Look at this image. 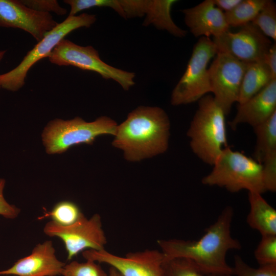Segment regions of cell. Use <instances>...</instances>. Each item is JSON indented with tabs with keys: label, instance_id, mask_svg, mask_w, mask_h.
<instances>
[{
	"label": "cell",
	"instance_id": "obj_1",
	"mask_svg": "<svg viewBox=\"0 0 276 276\" xmlns=\"http://www.w3.org/2000/svg\"><path fill=\"white\" fill-rule=\"evenodd\" d=\"M233 208L225 207L217 220L198 240H159L164 260L183 258L192 261L203 273L219 275H234L233 267L226 262L229 250H240L241 243L231 235Z\"/></svg>",
	"mask_w": 276,
	"mask_h": 276
},
{
	"label": "cell",
	"instance_id": "obj_2",
	"mask_svg": "<svg viewBox=\"0 0 276 276\" xmlns=\"http://www.w3.org/2000/svg\"><path fill=\"white\" fill-rule=\"evenodd\" d=\"M170 128L169 117L163 109L140 106L117 126L112 145L123 151L127 160L139 162L167 150Z\"/></svg>",
	"mask_w": 276,
	"mask_h": 276
},
{
	"label": "cell",
	"instance_id": "obj_3",
	"mask_svg": "<svg viewBox=\"0 0 276 276\" xmlns=\"http://www.w3.org/2000/svg\"><path fill=\"white\" fill-rule=\"evenodd\" d=\"M198 101L187 134L193 152L203 163L213 166L228 146L226 115L212 95H206Z\"/></svg>",
	"mask_w": 276,
	"mask_h": 276
},
{
	"label": "cell",
	"instance_id": "obj_4",
	"mask_svg": "<svg viewBox=\"0 0 276 276\" xmlns=\"http://www.w3.org/2000/svg\"><path fill=\"white\" fill-rule=\"evenodd\" d=\"M212 171L201 182L218 186L232 193L242 190L262 194L266 191L262 177V165L229 146L224 148L214 163Z\"/></svg>",
	"mask_w": 276,
	"mask_h": 276
},
{
	"label": "cell",
	"instance_id": "obj_5",
	"mask_svg": "<svg viewBox=\"0 0 276 276\" xmlns=\"http://www.w3.org/2000/svg\"><path fill=\"white\" fill-rule=\"evenodd\" d=\"M118 125L110 118L102 116L87 122L79 117L51 121L44 129L42 141L49 154L62 153L81 144H91L101 135L115 134Z\"/></svg>",
	"mask_w": 276,
	"mask_h": 276
},
{
	"label": "cell",
	"instance_id": "obj_6",
	"mask_svg": "<svg viewBox=\"0 0 276 276\" xmlns=\"http://www.w3.org/2000/svg\"><path fill=\"white\" fill-rule=\"evenodd\" d=\"M97 20L96 15L82 13L67 16L61 23L48 32L24 57L20 63L12 70L0 75L1 88L15 91L21 88L30 69L38 61L49 57L58 43L69 33L80 28H89Z\"/></svg>",
	"mask_w": 276,
	"mask_h": 276
},
{
	"label": "cell",
	"instance_id": "obj_7",
	"mask_svg": "<svg viewBox=\"0 0 276 276\" xmlns=\"http://www.w3.org/2000/svg\"><path fill=\"white\" fill-rule=\"evenodd\" d=\"M217 53L212 39L199 38L193 47L185 73L172 90L171 105L192 103L211 93L208 65Z\"/></svg>",
	"mask_w": 276,
	"mask_h": 276
},
{
	"label": "cell",
	"instance_id": "obj_8",
	"mask_svg": "<svg viewBox=\"0 0 276 276\" xmlns=\"http://www.w3.org/2000/svg\"><path fill=\"white\" fill-rule=\"evenodd\" d=\"M48 58L51 63L59 66L72 65L97 73L106 80L115 81L125 90H129L135 84L134 73L116 68L104 62L98 51L90 45L81 46L64 38Z\"/></svg>",
	"mask_w": 276,
	"mask_h": 276
},
{
	"label": "cell",
	"instance_id": "obj_9",
	"mask_svg": "<svg viewBox=\"0 0 276 276\" xmlns=\"http://www.w3.org/2000/svg\"><path fill=\"white\" fill-rule=\"evenodd\" d=\"M43 232L48 236L58 237L62 241L68 260L86 250L103 249L107 242L101 218L98 214L89 219L83 214L76 222L67 226L60 225L51 220L45 224Z\"/></svg>",
	"mask_w": 276,
	"mask_h": 276
},
{
	"label": "cell",
	"instance_id": "obj_10",
	"mask_svg": "<svg viewBox=\"0 0 276 276\" xmlns=\"http://www.w3.org/2000/svg\"><path fill=\"white\" fill-rule=\"evenodd\" d=\"M216 55L208 68L211 93L227 115L233 105L238 102L247 63L226 53L217 52Z\"/></svg>",
	"mask_w": 276,
	"mask_h": 276
},
{
	"label": "cell",
	"instance_id": "obj_11",
	"mask_svg": "<svg viewBox=\"0 0 276 276\" xmlns=\"http://www.w3.org/2000/svg\"><path fill=\"white\" fill-rule=\"evenodd\" d=\"M82 256L85 260L105 263L113 267L122 276H164V255L157 250L131 252L120 257L105 249H88L82 251Z\"/></svg>",
	"mask_w": 276,
	"mask_h": 276
},
{
	"label": "cell",
	"instance_id": "obj_12",
	"mask_svg": "<svg viewBox=\"0 0 276 276\" xmlns=\"http://www.w3.org/2000/svg\"><path fill=\"white\" fill-rule=\"evenodd\" d=\"M212 40L217 52L227 53L246 63L263 61L272 44L269 38L251 22L236 32L228 30Z\"/></svg>",
	"mask_w": 276,
	"mask_h": 276
},
{
	"label": "cell",
	"instance_id": "obj_13",
	"mask_svg": "<svg viewBox=\"0 0 276 276\" xmlns=\"http://www.w3.org/2000/svg\"><path fill=\"white\" fill-rule=\"evenodd\" d=\"M58 24L50 13L34 10L21 0H0V27L22 30L38 42Z\"/></svg>",
	"mask_w": 276,
	"mask_h": 276
},
{
	"label": "cell",
	"instance_id": "obj_14",
	"mask_svg": "<svg viewBox=\"0 0 276 276\" xmlns=\"http://www.w3.org/2000/svg\"><path fill=\"white\" fill-rule=\"evenodd\" d=\"M65 265L57 258L52 242L47 240L36 245L30 255L9 268L0 270V275L57 276L61 275Z\"/></svg>",
	"mask_w": 276,
	"mask_h": 276
},
{
	"label": "cell",
	"instance_id": "obj_15",
	"mask_svg": "<svg viewBox=\"0 0 276 276\" xmlns=\"http://www.w3.org/2000/svg\"><path fill=\"white\" fill-rule=\"evenodd\" d=\"M190 32L197 37H217L229 29L224 13L213 0H205L197 5L181 10Z\"/></svg>",
	"mask_w": 276,
	"mask_h": 276
},
{
	"label": "cell",
	"instance_id": "obj_16",
	"mask_svg": "<svg viewBox=\"0 0 276 276\" xmlns=\"http://www.w3.org/2000/svg\"><path fill=\"white\" fill-rule=\"evenodd\" d=\"M276 112V79L245 102L238 104L234 118L229 122L235 129L240 124L254 127L266 121Z\"/></svg>",
	"mask_w": 276,
	"mask_h": 276
},
{
	"label": "cell",
	"instance_id": "obj_17",
	"mask_svg": "<svg viewBox=\"0 0 276 276\" xmlns=\"http://www.w3.org/2000/svg\"><path fill=\"white\" fill-rule=\"evenodd\" d=\"M176 0H134L132 14L133 17L145 16L143 26L153 25L177 37H183L187 32L177 26L173 20L171 11Z\"/></svg>",
	"mask_w": 276,
	"mask_h": 276
},
{
	"label": "cell",
	"instance_id": "obj_18",
	"mask_svg": "<svg viewBox=\"0 0 276 276\" xmlns=\"http://www.w3.org/2000/svg\"><path fill=\"white\" fill-rule=\"evenodd\" d=\"M250 211L246 221L249 226L262 236L276 235V211L262 196V194L248 192Z\"/></svg>",
	"mask_w": 276,
	"mask_h": 276
},
{
	"label": "cell",
	"instance_id": "obj_19",
	"mask_svg": "<svg viewBox=\"0 0 276 276\" xmlns=\"http://www.w3.org/2000/svg\"><path fill=\"white\" fill-rule=\"evenodd\" d=\"M273 79L263 61L247 63L242 79L238 104L242 103L257 94Z\"/></svg>",
	"mask_w": 276,
	"mask_h": 276
},
{
	"label": "cell",
	"instance_id": "obj_20",
	"mask_svg": "<svg viewBox=\"0 0 276 276\" xmlns=\"http://www.w3.org/2000/svg\"><path fill=\"white\" fill-rule=\"evenodd\" d=\"M253 128L256 136L253 158L262 164L268 155L276 151V112Z\"/></svg>",
	"mask_w": 276,
	"mask_h": 276
},
{
	"label": "cell",
	"instance_id": "obj_21",
	"mask_svg": "<svg viewBox=\"0 0 276 276\" xmlns=\"http://www.w3.org/2000/svg\"><path fill=\"white\" fill-rule=\"evenodd\" d=\"M266 0H242L232 11L224 13L229 27H242L251 22Z\"/></svg>",
	"mask_w": 276,
	"mask_h": 276
},
{
	"label": "cell",
	"instance_id": "obj_22",
	"mask_svg": "<svg viewBox=\"0 0 276 276\" xmlns=\"http://www.w3.org/2000/svg\"><path fill=\"white\" fill-rule=\"evenodd\" d=\"M83 214L76 203L62 201L56 203L50 211L45 213L41 218H50L51 221L60 225L67 226L76 222Z\"/></svg>",
	"mask_w": 276,
	"mask_h": 276
},
{
	"label": "cell",
	"instance_id": "obj_23",
	"mask_svg": "<svg viewBox=\"0 0 276 276\" xmlns=\"http://www.w3.org/2000/svg\"><path fill=\"white\" fill-rule=\"evenodd\" d=\"M268 38L276 40V6L266 0L262 9L251 22Z\"/></svg>",
	"mask_w": 276,
	"mask_h": 276
},
{
	"label": "cell",
	"instance_id": "obj_24",
	"mask_svg": "<svg viewBox=\"0 0 276 276\" xmlns=\"http://www.w3.org/2000/svg\"><path fill=\"white\" fill-rule=\"evenodd\" d=\"M163 269L164 276H231L203 273L192 261L183 258L164 259Z\"/></svg>",
	"mask_w": 276,
	"mask_h": 276
},
{
	"label": "cell",
	"instance_id": "obj_25",
	"mask_svg": "<svg viewBox=\"0 0 276 276\" xmlns=\"http://www.w3.org/2000/svg\"><path fill=\"white\" fill-rule=\"evenodd\" d=\"M80 263L73 261L65 265L62 271L63 276H108L102 268L91 260Z\"/></svg>",
	"mask_w": 276,
	"mask_h": 276
},
{
	"label": "cell",
	"instance_id": "obj_26",
	"mask_svg": "<svg viewBox=\"0 0 276 276\" xmlns=\"http://www.w3.org/2000/svg\"><path fill=\"white\" fill-rule=\"evenodd\" d=\"M254 256L259 266L276 264V235L262 236Z\"/></svg>",
	"mask_w": 276,
	"mask_h": 276
},
{
	"label": "cell",
	"instance_id": "obj_27",
	"mask_svg": "<svg viewBox=\"0 0 276 276\" xmlns=\"http://www.w3.org/2000/svg\"><path fill=\"white\" fill-rule=\"evenodd\" d=\"M234 275L236 276H276V264L259 266L255 268L248 265L239 255L234 257Z\"/></svg>",
	"mask_w": 276,
	"mask_h": 276
},
{
	"label": "cell",
	"instance_id": "obj_28",
	"mask_svg": "<svg viewBox=\"0 0 276 276\" xmlns=\"http://www.w3.org/2000/svg\"><path fill=\"white\" fill-rule=\"evenodd\" d=\"M262 165V177L266 191H276V151L268 155Z\"/></svg>",
	"mask_w": 276,
	"mask_h": 276
},
{
	"label": "cell",
	"instance_id": "obj_29",
	"mask_svg": "<svg viewBox=\"0 0 276 276\" xmlns=\"http://www.w3.org/2000/svg\"><path fill=\"white\" fill-rule=\"evenodd\" d=\"M64 3L70 6L68 16H73L79 12L94 7H108L113 9L114 0H65Z\"/></svg>",
	"mask_w": 276,
	"mask_h": 276
},
{
	"label": "cell",
	"instance_id": "obj_30",
	"mask_svg": "<svg viewBox=\"0 0 276 276\" xmlns=\"http://www.w3.org/2000/svg\"><path fill=\"white\" fill-rule=\"evenodd\" d=\"M27 7L38 12L49 13L51 12L58 15H63L67 10L60 6L56 0H21Z\"/></svg>",
	"mask_w": 276,
	"mask_h": 276
},
{
	"label": "cell",
	"instance_id": "obj_31",
	"mask_svg": "<svg viewBox=\"0 0 276 276\" xmlns=\"http://www.w3.org/2000/svg\"><path fill=\"white\" fill-rule=\"evenodd\" d=\"M5 180L0 178V215L7 219H14L19 214L20 209L10 204L4 196Z\"/></svg>",
	"mask_w": 276,
	"mask_h": 276
},
{
	"label": "cell",
	"instance_id": "obj_32",
	"mask_svg": "<svg viewBox=\"0 0 276 276\" xmlns=\"http://www.w3.org/2000/svg\"><path fill=\"white\" fill-rule=\"evenodd\" d=\"M263 62L271 73L273 79H276V44H272L266 54Z\"/></svg>",
	"mask_w": 276,
	"mask_h": 276
},
{
	"label": "cell",
	"instance_id": "obj_33",
	"mask_svg": "<svg viewBox=\"0 0 276 276\" xmlns=\"http://www.w3.org/2000/svg\"><path fill=\"white\" fill-rule=\"evenodd\" d=\"M242 0H213L214 5L224 13L233 10Z\"/></svg>",
	"mask_w": 276,
	"mask_h": 276
},
{
	"label": "cell",
	"instance_id": "obj_34",
	"mask_svg": "<svg viewBox=\"0 0 276 276\" xmlns=\"http://www.w3.org/2000/svg\"><path fill=\"white\" fill-rule=\"evenodd\" d=\"M108 276H122V275L115 268L110 266Z\"/></svg>",
	"mask_w": 276,
	"mask_h": 276
},
{
	"label": "cell",
	"instance_id": "obj_35",
	"mask_svg": "<svg viewBox=\"0 0 276 276\" xmlns=\"http://www.w3.org/2000/svg\"><path fill=\"white\" fill-rule=\"evenodd\" d=\"M6 53V50H0V62L4 58ZM1 88V84H0V88Z\"/></svg>",
	"mask_w": 276,
	"mask_h": 276
},
{
	"label": "cell",
	"instance_id": "obj_36",
	"mask_svg": "<svg viewBox=\"0 0 276 276\" xmlns=\"http://www.w3.org/2000/svg\"><path fill=\"white\" fill-rule=\"evenodd\" d=\"M13 276H16V275H13Z\"/></svg>",
	"mask_w": 276,
	"mask_h": 276
}]
</instances>
